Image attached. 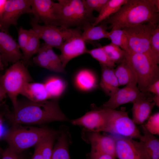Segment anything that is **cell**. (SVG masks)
Listing matches in <instances>:
<instances>
[{"label": "cell", "mask_w": 159, "mask_h": 159, "mask_svg": "<svg viewBox=\"0 0 159 159\" xmlns=\"http://www.w3.org/2000/svg\"><path fill=\"white\" fill-rule=\"evenodd\" d=\"M58 99L35 102L28 99L18 100L13 110L0 105V112L13 124L41 125L69 120L59 107Z\"/></svg>", "instance_id": "obj_1"}, {"label": "cell", "mask_w": 159, "mask_h": 159, "mask_svg": "<svg viewBox=\"0 0 159 159\" xmlns=\"http://www.w3.org/2000/svg\"><path fill=\"white\" fill-rule=\"evenodd\" d=\"M111 30L140 24L159 22V0H127L119 9L102 21Z\"/></svg>", "instance_id": "obj_2"}, {"label": "cell", "mask_w": 159, "mask_h": 159, "mask_svg": "<svg viewBox=\"0 0 159 159\" xmlns=\"http://www.w3.org/2000/svg\"><path fill=\"white\" fill-rule=\"evenodd\" d=\"M57 131L46 127H37L13 124L3 137L9 147L19 155L40 142L48 136Z\"/></svg>", "instance_id": "obj_3"}, {"label": "cell", "mask_w": 159, "mask_h": 159, "mask_svg": "<svg viewBox=\"0 0 159 159\" xmlns=\"http://www.w3.org/2000/svg\"><path fill=\"white\" fill-rule=\"evenodd\" d=\"M125 58L135 73L138 88L141 92L147 93L148 87L159 80L158 64L147 55L130 51L125 52Z\"/></svg>", "instance_id": "obj_4"}, {"label": "cell", "mask_w": 159, "mask_h": 159, "mask_svg": "<svg viewBox=\"0 0 159 159\" xmlns=\"http://www.w3.org/2000/svg\"><path fill=\"white\" fill-rule=\"evenodd\" d=\"M60 6L59 26L69 28L76 26L82 29L92 24L96 17L85 5L82 0H58Z\"/></svg>", "instance_id": "obj_5"}, {"label": "cell", "mask_w": 159, "mask_h": 159, "mask_svg": "<svg viewBox=\"0 0 159 159\" xmlns=\"http://www.w3.org/2000/svg\"><path fill=\"white\" fill-rule=\"evenodd\" d=\"M0 80L13 108L16 105L18 96L24 85L26 83L33 81L26 65L22 60L13 64L1 76Z\"/></svg>", "instance_id": "obj_6"}, {"label": "cell", "mask_w": 159, "mask_h": 159, "mask_svg": "<svg viewBox=\"0 0 159 159\" xmlns=\"http://www.w3.org/2000/svg\"><path fill=\"white\" fill-rule=\"evenodd\" d=\"M106 109L108 118L107 132L132 139L140 138L142 135L127 112L123 110Z\"/></svg>", "instance_id": "obj_7"}, {"label": "cell", "mask_w": 159, "mask_h": 159, "mask_svg": "<svg viewBox=\"0 0 159 159\" xmlns=\"http://www.w3.org/2000/svg\"><path fill=\"white\" fill-rule=\"evenodd\" d=\"M158 24L148 23L122 29L127 36L130 51L145 54L153 59L149 41L153 31Z\"/></svg>", "instance_id": "obj_8"}, {"label": "cell", "mask_w": 159, "mask_h": 159, "mask_svg": "<svg viewBox=\"0 0 159 159\" xmlns=\"http://www.w3.org/2000/svg\"><path fill=\"white\" fill-rule=\"evenodd\" d=\"M30 23L32 29L40 39H42L47 45L59 49L74 30L62 26L40 25L33 18Z\"/></svg>", "instance_id": "obj_9"}, {"label": "cell", "mask_w": 159, "mask_h": 159, "mask_svg": "<svg viewBox=\"0 0 159 159\" xmlns=\"http://www.w3.org/2000/svg\"><path fill=\"white\" fill-rule=\"evenodd\" d=\"M33 18L38 23L59 26L60 6L51 0H32Z\"/></svg>", "instance_id": "obj_10"}, {"label": "cell", "mask_w": 159, "mask_h": 159, "mask_svg": "<svg viewBox=\"0 0 159 159\" xmlns=\"http://www.w3.org/2000/svg\"><path fill=\"white\" fill-rule=\"evenodd\" d=\"M32 0H6L4 11L0 19V30L9 33L11 25H16L20 17L32 14Z\"/></svg>", "instance_id": "obj_11"}, {"label": "cell", "mask_w": 159, "mask_h": 159, "mask_svg": "<svg viewBox=\"0 0 159 159\" xmlns=\"http://www.w3.org/2000/svg\"><path fill=\"white\" fill-rule=\"evenodd\" d=\"M71 122L73 125L82 126L87 132H107L108 118L106 109L95 108Z\"/></svg>", "instance_id": "obj_12"}, {"label": "cell", "mask_w": 159, "mask_h": 159, "mask_svg": "<svg viewBox=\"0 0 159 159\" xmlns=\"http://www.w3.org/2000/svg\"><path fill=\"white\" fill-rule=\"evenodd\" d=\"M80 29H74L72 35L64 42L59 50V55L63 67L65 69L72 59L83 54L87 53L88 49L85 42L82 37Z\"/></svg>", "instance_id": "obj_13"}, {"label": "cell", "mask_w": 159, "mask_h": 159, "mask_svg": "<svg viewBox=\"0 0 159 159\" xmlns=\"http://www.w3.org/2000/svg\"><path fill=\"white\" fill-rule=\"evenodd\" d=\"M111 135L115 142L116 157L119 159H145L143 145L140 141L116 135Z\"/></svg>", "instance_id": "obj_14"}, {"label": "cell", "mask_w": 159, "mask_h": 159, "mask_svg": "<svg viewBox=\"0 0 159 159\" xmlns=\"http://www.w3.org/2000/svg\"><path fill=\"white\" fill-rule=\"evenodd\" d=\"M149 92L140 91L137 85H127L119 89L110 97L108 100L103 104L102 108L115 109L120 105L130 102L133 103L138 100L148 95Z\"/></svg>", "instance_id": "obj_15"}, {"label": "cell", "mask_w": 159, "mask_h": 159, "mask_svg": "<svg viewBox=\"0 0 159 159\" xmlns=\"http://www.w3.org/2000/svg\"><path fill=\"white\" fill-rule=\"evenodd\" d=\"M0 53L4 65L22 60L23 55L18 43L9 33L0 31Z\"/></svg>", "instance_id": "obj_16"}, {"label": "cell", "mask_w": 159, "mask_h": 159, "mask_svg": "<svg viewBox=\"0 0 159 159\" xmlns=\"http://www.w3.org/2000/svg\"><path fill=\"white\" fill-rule=\"evenodd\" d=\"M86 137L87 141L91 146V151L107 154L116 157L115 140L111 135H106L99 132H89Z\"/></svg>", "instance_id": "obj_17"}, {"label": "cell", "mask_w": 159, "mask_h": 159, "mask_svg": "<svg viewBox=\"0 0 159 159\" xmlns=\"http://www.w3.org/2000/svg\"><path fill=\"white\" fill-rule=\"evenodd\" d=\"M150 95H148L132 103V120L135 124L142 125L150 116L155 104L152 99L153 96Z\"/></svg>", "instance_id": "obj_18"}, {"label": "cell", "mask_w": 159, "mask_h": 159, "mask_svg": "<svg viewBox=\"0 0 159 159\" xmlns=\"http://www.w3.org/2000/svg\"><path fill=\"white\" fill-rule=\"evenodd\" d=\"M100 65L101 73L99 85L104 92L110 97L120 89L118 81L114 68Z\"/></svg>", "instance_id": "obj_19"}, {"label": "cell", "mask_w": 159, "mask_h": 159, "mask_svg": "<svg viewBox=\"0 0 159 159\" xmlns=\"http://www.w3.org/2000/svg\"><path fill=\"white\" fill-rule=\"evenodd\" d=\"M20 94L34 102H42L50 99L44 83H26L23 87Z\"/></svg>", "instance_id": "obj_20"}, {"label": "cell", "mask_w": 159, "mask_h": 159, "mask_svg": "<svg viewBox=\"0 0 159 159\" xmlns=\"http://www.w3.org/2000/svg\"><path fill=\"white\" fill-rule=\"evenodd\" d=\"M114 70L120 86L137 85L135 73L125 57Z\"/></svg>", "instance_id": "obj_21"}, {"label": "cell", "mask_w": 159, "mask_h": 159, "mask_svg": "<svg viewBox=\"0 0 159 159\" xmlns=\"http://www.w3.org/2000/svg\"><path fill=\"white\" fill-rule=\"evenodd\" d=\"M143 133L139 139L143 145L145 159H159V139L150 133L144 125H141Z\"/></svg>", "instance_id": "obj_22"}, {"label": "cell", "mask_w": 159, "mask_h": 159, "mask_svg": "<svg viewBox=\"0 0 159 159\" xmlns=\"http://www.w3.org/2000/svg\"><path fill=\"white\" fill-rule=\"evenodd\" d=\"M100 24V25L93 26L92 24L88 23L82 27L83 31L81 36L85 42H90L103 38L109 39L107 24L103 22Z\"/></svg>", "instance_id": "obj_23"}, {"label": "cell", "mask_w": 159, "mask_h": 159, "mask_svg": "<svg viewBox=\"0 0 159 159\" xmlns=\"http://www.w3.org/2000/svg\"><path fill=\"white\" fill-rule=\"evenodd\" d=\"M74 80L76 87L83 92L91 91L96 85V79L95 74L91 70L87 69L78 71L75 75Z\"/></svg>", "instance_id": "obj_24"}, {"label": "cell", "mask_w": 159, "mask_h": 159, "mask_svg": "<svg viewBox=\"0 0 159 159\" xmlns=\"http://www.w3.org/2000/svg\"><path fill=\"white\" fill-rule=\"evenodd\" d=\"M59 132L51 134L36 145L31 159H50L55 139Z\"/></svg>", "instance_id": "obj_25"}, {"label": "cell", "mask_w": 159, "mask_h": 159, "mask_svg": "<svg viewBox=\"0 0 159 159\" xmlns=\"http://www.w3.org/2000/svg\"><path fill=\"white\" fill-rule=\"evenodd\" d=\"M54 146L50 159H71L69 150V138L68 132L61 131Z\"/></svg>", "instance_id": "obj_26"}, {"label": "cell", "mask_w": 159, "mask_h": 159, "mask_svg": "<svg viewBox=\"0 0 159 159\" xmlns=\"http://www.w3.org/2000/svg\"><path fill=\"white\" fill-rule=\"evenodd\" d=\"M44 83L50 99H58L64 93L67 87L65 81L56 76L48 77Z\"/></svg>", "instance_id": "obj_27"}, {"label": "cell", "mask_w": 159, "mask_h": 159, "mask_svg": "<svg viewBox=\"0 0 159 159\" xmlns=\"http://www.w3.org/2000/svg\"><path fill=\"white\" fill-rule=\"evenodd\" d=\"M127 0H108V1L96 17L95 21L92 24L96 26L116 13Z\"/></svg>", "instance_id": "obj_28"}, {"label": "cell", "mask_w": 159, "mask_h": 159, "mask_svg": "<svg viewBox=\"0 0 159 159\" xmlns=\"http://www.w3.org/2000/svg\"><path fill=\"white\" fill-rule=\"evenodd\" d=\"M30 30L29 39L22 51L23 55L22 61L25 65L30 63V59L33 55L38 53L41 47L39 37L32 29Z\"/></svg>", "instance_id": "obj_29"}, {"label": "cell", "mask_w": 159, "mask_h": 159, "mask_svg": "<svg viewBox=\"0 0 159 159\" xmlns=\"http://www.w3.org/2000/svg\"><path fill=\"white\" fill-rule=\"evenodd\" d=\"M109 39L111 43L119 47L125 52L130 51L127 36L122 29L111 30L109 32Z\"/></svg>", "instance_id": "obj_30"}, {"label": "cell", "mask_w": 159, "mask_h": 159, "mask_svg": "<svg viewBox=\"0 0 159 159\" xmlns=\"http://www.w3.org/2000/svg\"><path fill=\"white\" fill-rule=\"evenodd\" d=\"M37 54V55L33 58V62L35 65L49 70L57 72L56 69L48 55L43 44L41 46Z\"/></svg>", "instance_id": "obj_31"}, {"label": "cell", "mask_w": 159, "mask_h": 159, "mask_svg": "<svg viewBox=\"0 0 159 159\" xmlns=\"http://www.w3.org/2000/svg\"><path fill=\"white\" fill-rule=\"evenodd\" d=\"M110 59L115 64H120L125 57V52L112 43L102 47Z\"/></svg>", "instance_id": "obj_32"}, {"label": "cell", "mask_w": 159, "mask_h": 159, "mask_svg": "<svg viewBox=\"0 0 159 159\" xmlns=\"http://www.w3.org/2000/svg\"><path fill=\"white\" fill-rule=\"evenodd\" d=\"M87 53L97 60L100 65L113 68L115 67V64L110 59L102 47L88 50Z\"/></svg>", "instance_id": "obj_33"}, {"label": "cell", "mask_w": 159, "mask_h": 159, "mask_svg": "<svg viewBox=\"0 0 159 159\" xmlns=\"http://www.w3.org/2000/svg\"><path fill=\"white\" fill-rule=\"evenodd\" d=\"M149 48L153 59L159 63V25L153 31L149 41Z\"/></svg>", "instance_id": "obj_34"}, {"label": "cell", "mask_w": 159, "mask_h": 159, "mask_svg": "<svg viewBox=\"0 0 159 159\" xmlns=\"http://www.w3.org/2000/svg\"><path fill=\"white\" fill-rule=\"evenodd\" d=\"M45 50L52 64L56 69L57 72L63 73L65 72L64 69L59 56L54 51L53 48L43 43Z\"/></svg>", "instance_id": "obj_35"}, {"label": "cell", "mask_w": 159, "mask_h": 159, "mask_svg": "<svg viewBox=\"0 0 159 159\" xmlns=\"http://www.w3.org/2000/svg\"><path fill=\"white\" fill-rule=\"evenodd\" d=\"M146 130L153 135H159V112L150 116L146 123L144 125Z\"/></svg>", "instance_id": "obj_36"}, {"label": "cell", "mask_w": 159, "mask_h": 159, "mask_svg": "<svg viewBox=\"0 0 159 159\" xmlns=\"http://www.w3.org/2000/svg\"><path fill=\"white\" fill-rule=\"evenodd\" d=\"M86 8L93 12L95 11L99 13L101 11L108 0H82Z\"/></svg>", "instance_id": "obj_37"}, {"label": "cell", "mask_w": 159, "mask_h": 159, "mask_svg": "<svg viewBox=\"0 0 159 159\" xmlns=\"http://www.w3.org/2000/svg\"><path fill=\"white\" fill-rule=\"evenodd\" d=\"M18 44L22 51L26 45L30 36V30L20 27L18 31Z\"/></svg>", "instance_id": "obj_38"}, {"label": "cell", "mask_w": 159, "mask_h": 159, "mask_svg": "<svg viewBox=\"0 0 159 159\" xmlns=\"http://www.w3.org/2000/svg\"><path fill=\"white\" fill-rule=\"evenodd\" d=\"M19 155L8 147L1 152L0 159H20Z\"/></svg>", "instance_id": "obj_39"}, {"label": "cell", "mask_w": 159, "mask_h": 159, "mask_svg": "<svg viewBox=\"0 0 159 159\" xmlns=\"http://www.w3.org/2000/svg\"><path fill=\"white\" fill-rule=\"evenodd\" d=\"M90 159H116L115 157L110 154L91 151Z\"/></svg>", "instance_id": "obj_40"}, {"label": "cell", "mask_w": 159, "mask_h": 159, "mask_svg": "<svg viewBox=\"0 0 159 159\" xmlns=\"http://www.w3.org/2000/svg\"><path fill=\"white\" fill-rule=\"evenodd\" d=\"M147 92H151L159 95V80L150 85L147 90Z\"/></svg>", "instance_id": "obj_41"}, {"label": "cell", "mask_w": 159, "mask_h": 159, "mask_svg": "<svg viewBox=\"0 0 159 159\" xmlns=\"http://www.w3.org/2000/svg\"><path fill=\"white\" fill-rule=\"evenodd\" d=\"M3 116L0 112V141L4 134Z\"/></svg>", "instance_id": "obj_42"}, {"label": "cell", "mask_w": 159, "mask_h": 159, "mask_svg": "<svg viewBox=\"0 0 159 159\" xmlns=\"http://www.w3.org/2000/svg\"><path fill=\"white\" fill-rule=\"evenodd\" d=\"M0 77L1 76H0V103L6 97L7 95L2 85Z\"/></svg>", "instance_id": "obj_43"}, {"label": "cell", "mask_w": 159, "mask_h": 159, "mask_svg": "<svg viewBox=\"0 0 159 159\" xmlns=\"http://www.w3.org/2000/svg\"><path fill=\"white\" fill-rule=\"evenodd\" d=\"M6 0H0V19L4 12Z\"/></svg>", "instance_id": "obj_44"}, {"label": "cell", "mask_w": 159, "mask_h": 159, "mask_svg": "<svg viewBox=\"0 0 159 159\" xmlns=\"http://www.w3.org/2000/svg\"><path fill=\"white\" fill-rule=\"evenodd\" d=\"M152 99L155 102V105L159 107V95H155L153 97Z\"/></svg>", "instance_id": "obj_45"}, {"label": "cell", "mask_w": 159, "mask_h": 159, "mask_svg": "<svg viewBox=\"0 0 159 159\" xmlns=\"http://www.w3.org/2000/svg\"><path fill=\"white\" fill-rule=\"evenodd\" d=\"M4 65L3 64L1 56V54L0 53V71L3 70L4 69Z\"/></svg>", "instance_id": "obj_46"}]
</instances>
